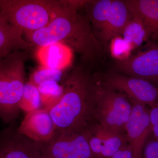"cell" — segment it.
I'll return each instance as SVG.
<instances>
[{
    "label": "cell",
    "instance_id": "obj_4",
    "mask_svg": "<svg viewBox=\"0 0 158 158\" xmlns=\"http://www.w3.org/2000/svg\"><path fill=\"white\" fill-rule=\"evenodd\" d=\"M26 51H15L0 62V116L6 123L12 122L19 114V104L25 85Z\"/></svg>",
    "mask_w": 158,
    "mask_h": 158
},
{
    "label": "cell",
    "instance_id": "obj_7",
    "mask_svg": "<svg viewBox=\"0 0 158 158\" xmlns=\"http://www.w3.org/2000/svg\"><path fill=\"white\" fill-rule=\"evenodd\" d=\"M94 75L105 85L126 94L130 100L149 107L158 102V88L152 82L118 73Z\"/></svg>",
    "mask_w": 158,
    "mask_h": 158
},
{
    "label": "cell",
    "instance_id": "obj_19",
    "mask_svg": "<svg viewBox=\"0 0 158 158\" xmlns=\"http://www.w3.org/2000/svg\"><path fill=\"white\" fill-rule=\"evenodd\" d=\"M113 0L90 1L89 19L95 28L101 30L107 21Z\"/></svg>",
    "mask_w": 158,
    "mask_h": 158
},
{
    "label": "cell",
    "instance_id": "obj_13",
    "mask_svg": "<svg viewBox=\"0 0 158 158\" xmlns=\"http://www.w3.org/2000/svg\"><path fill=\"white\" fill-rule=\"evenodd\" d=\"M123 1L133 15L138 16L143 22L148 39L158 43V0Z\"/></svg>",
    "mask_w": 158,
    "mask_h": 158
},
{
    "label": "cell",
    "instance_id": "obj_22",
    "mask_svg": "<svg viewBox=\"0 0 158 158\" xmlns=\"http://www.w3.org/2000/svg\"><path fill=\"white\" fill-rule=\"evenodd\" d=\"M110 49L111 56L118 62L124 61L131 56L133 47L120 35L110 40Z\"/></svg>",
    "mask_w": 158,
    "mask_h": 158
},
{
    "label": "cell",
    "instance_id": "obj_15",
    "mask_svg": "<svg viewBox=\"0 0 158 158\" xmlns=\"http://www.w3.org/2000/svg\"><path fill=\"white\" fill-rule=\"evenodd\" d=\"M23 31L0 15V58L15 51H26L34 46L23 39Z\"/></svg>",
    "mask_w": 158,
    "mask_h": 158
},
{
    "label": "cell",
    "instance_id": "obj_6",
    "mask_svg": "<svg viewBox=\"0 0 158 158\" xmlns=\"http://www.w3.org/2000/svg\"><path fill=\"white\" fill-rule=\"evenodd\" d=\"M37 144L45 158H94L86 130L56 131L48 141Z\"/></svg>",
    "mask_w": 158,
    "mask_h": 158
},
{
    "label": "cell",
    "instance_id": "obj_10",
    "mask_svg": "<svg viewBox=\"0 0 158 158\" xmlns=\"http://www.w3.org/2000/svg\"><path fill=\"white\" fill-rule=\"evenodd\" d=\"M86 132L94 158H111L128 144L126 135L110 131L96 122L89 125Z\"/></svg>",
    "mask_w": 158,
    "mask_h": 158
},
{
    "label": "cell",
    "instance_id": "obj_11",
    "mask_svg": "<svg viewBox=\"0 0 158 158\" xmlns=\"http://www.w3.org/2000/svg\"><path fill=\"white\" fill-rule=\"evenodd\" d=\"M56 131L49 112L43 108L26 114L17 130L20 135L37 143L48 141Z\"/></svg>",
    "mask_w": 158,
    "mask_h": 158
},
{
    "label": "cell",
    "instance_id": "obj_24",
    "mask_svg": "<svg viewBox=\"0 0 158 158\" xmlns=\"http://www.w3.org/2000/svg\"><path fill=\"white\" fill-rule=\"evenodd\" d=\"M142 158H158V140L154 139L145 143Z\"/></svg>",
    "mask_w": 158,
    "mask_h": 158
},
{
    "label": "cell",
    "instance_id": "obj_16",
    "mask_svg": "<svg viewBox=\"0 0 158 158\" xmlns=\"http://www.w3.org/2000/svg\"><path fill=\"white\" fill-rule=\"evenodd\" d=\"M134 17L123 1L113 0L110 16L104 27L101 31L103 42L110 41L119 36L127 24Z\"/></svg>",
    "mask_w": 158,
    "mask_h": 158
},
{
    "label": "cell",
    "instance_id": "obj_26",
    "mask_svg": "<svg viewBox=\"0 0 158 158\" xmlns=\"http://www.w3.org/2000/svg\"></svg>",
    "mask_w": 158,
    "mask_h": 158
},
{
    "label": "cell",
    "instance_id": "obj_14",
    "mask_svg": "<svg viewBox=\"0 0 158 158\" xmlns=\"http://www.w3.org/2000/svg\"><path fill=\"white\" fill-rule=\"evenodd\" d=\"M36 57L42 66L64 71L71 65L73 51L62 43L38 47Z\"/></svg>",
    "mask_w": 158,
    "mask_h": 158
},
{
    "label": "cell",
    "instance_id": "obj_25",
    "mask_svg": "<svg viewBox=\"0 0 158 158\" xmlns=\"http://www.w3.org/2000/svg\"><path fill=\"white\" fill-rule=\"evenodd\" d=\"M111 158H134L131 147L128 144H126Z\"/></svg>",
    "mask_w": 158,
    "mask_h": 158
},
{
    "label": "cell",
    "instance_id": "obj_2",
    "mask_svg": "<svg viewBox=\"0 0 158 158\" xmlns=\"http://www.w3.org/2000/svg\"><path fill=\"white\" fill-rule=\"evenodd\" d=\"M60 102L49 111L56 131H83L94 121L95 88L94 75L81 66L74 67L63 85Z\"/></svg>",
    "mask_w": 158,
    "mask_h": 158
},
{
    "label": "cell",
    "instance_id": "obj_5",
    "mask_svg": "<svg viewBox=\"0 0 158 158\" xmlns=\"http://www.w3.org/2000/svg\"><path fill=\"white\" fill-rule=\"evenodd\" d=\"M95 88L94 121L113 132L126 135L132 110L126 94L108 87L94 75Z\"/></svg>",
    "mask_w": 158,
    "mask_h": 158
},
{
    "label": "cell",
    "instance_id": "obj_20",
    "mask_svg": "<svg viewBox=\"0 0 158 158\" xmlns=\"http://www.w3.org/2000/svg\"><path fill=\"white\" fill-rule=\"evenodd\" d=\"M20 110L26 114L42 108L38 88L28 81L26 82L23 92L19 104Z\"/></svg>",
    "mask_w": 158,
    "mask_h": 158
},
{
    "label": "cell",
    "instance_id": "obj_3",
    "mask_svg": "<svg viewBox=\"0 0 158 158\" xmlns=\"http://www.w3.org/2000/svg\"><path fill=\"white\" fill-rule=\"evenodd\" d=\"M78 3V1L1 0L0 15L25 33H31L44 27Z\"/></svg>",
    "mask_w": 158,
    "mask_h": 158
},
{
    "label": "cell",
    "instance_id": "obj_23",
    "mask_svg": "<svg viewBox=\"0 0 158 158\" xmlns=\"http://www.w3.org/2000/svg\"><path fill=\"white\" fill-rule=\"evenodd\" d=\"M151 134L154 138L158 140V102L154 104L149 109Z\"/></svg>",
    "mask_w": 158,
    "mask_h": 158
},
{
    "label": "cell",
    "instance_id": "obj_17",
    "mask_svg": "<svg viewBox=\"0 0 158 158\" xmlns=\"http://www.w3.org/2000/svg\"><path fill=\"white\" fill-rule=\"evenodd\" d=\"M41 99L42 108L49 111L60 102L64 94L63 85L58 82L47 81L37 87Z\"/></svg>",
    "mask_w": 158,
    "mask_h": 158
},
{
    "label": "cell",
    "instance_id": "obj_8",
    "mask_svg": "<svg viewBox=\"0 0 158 158\" xmlns=\"http://www.w3.org/2000/svg\"><path fill=\"white\" fill-rule=\"evenodd\" d=\"M115 69L118 73L158 83V44L124 61H117Z\"/></svg>",
    "mask_w": 158,
    "mask_h": 158
},
{
    "label": "cell",
    "instance_id": "obj_18",
    "mask_svg": "<svg viewBox=\"0 0 158 158\" xmlns=\"http://www.w3.org/2000/svg\"><path fill=\"white\" fill-rule=\"evenodd\" d=\"M122 34L125 40L130 44L134 49L140 47L148 39L144 23L141 19L137 16H134Z\"/></svg>",
    "mask_w": 158,
    "mask_h": 158
},
{
    "label": "cell",
    "instance_id": "obj_21",
    "mask_svg": "<svg viewBox=\"0 0 158 158\" xmlns=\"http://www.w3.org/2000/svg\"><path fill=\"white\" fill-rule=\"evenodd\" d=\"M63 71L42 66L31 74L28 81L38 87L43 82L53 81L59 83L63 78Z\"/></svg>",
    "mask_w": 158,
    "mask_h": 158
},
{
    "label": "cell",
    "instance_id": "obj_9",
    "mask_svg": "<svg viewBox=\"0 0 158 158\" xmlns=\"http://www.w3.org/2000/svg\"><path fill=\"white\" fill-rule=\"evenodd\" d=\"M130 100L132 110L126 128L127 138L134 158H142L146 140L152 133L149 109L144 104Z\"/></svg>",
    "mask_w": 158,
    "mask_h": 158
},
{
    "label": "cell",
    "instance_id": "obj_12",
    "mask_svg": "<svg viewBox=\"0 0 158 158\" xmlns=\"http://www.w3.org/2000/svg\"><path fill=\"white\" fill-rule=\"evenodd\" d=\"M0 158H45L39 145L26 136L5 131L1 136Z\"/></svg>",
    "mask_w": 158,
    "mask_h": 158
},
{
    "label": "cell",
    "instance_id": "obj_1",
    "mask_svg": "<svg viewBox=\"0 0 158 158\" xmlns=\"http://www.w3.org/2000/svg\"><path fill=\"white\" fill-rule=\"evenodd\" d=\"M83 6H74L44 27L26 33L30 43L37 47L62 43L78 53L84 62H94L101 55L102 44L94 34L89 17L78 13Z\"/></svg>",
    "mask_w": 158,
    "mask_h": 158
}]
</instances>
